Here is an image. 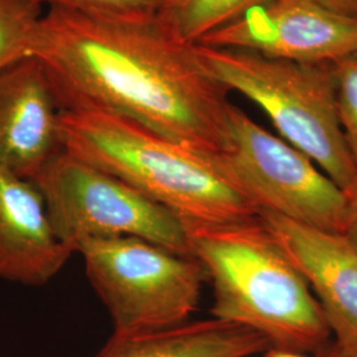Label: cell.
Listing matches in <instances>:
<instances>
[{
	"label": "cell",
	"mask_w": 357,
	"mask_h": 357,
	"mask_svg": "<svg viewBox=\"0 0 357 357\" xmlns=\"http://www.w3.org/2000/svg\"><path fill=\"white\" fill-rule=\"evenodd\" d=\"M195 45L175 38L158 15L48 8L29 56L43 65L60 112L103 110L172 141L225 153L230 90L205 69Z\"/></svg>",
	"instance_id": "1"
},
{
	"label": "cell",
	"mask_w": 357,
	"mask_h": 357,
	"mask_svg": "<svg viewBox=\"0 0 357 357\" xmlns=\"http://www.w3.org/2000/svg\"><path fill=\"white\" fill-rule=\"evenodd\" d=\"M66 153L123 180L185 225L258 216L222 153H209L103 110L60 112Z\"/></svg>",
	"instance_id": "2"
},
{
	"label": "cell",
	"mask_w": 357,
	"mask_h": 357,
	"mask_svg": "<svg viewBox=\"0 0 357 357\" xmlns=\"http://www.w3.org/2000/svg\"><path fill=\"white\" fill-rule=\"evenodd\" d=\"M185 227L213 287L212 318L262 335L274 349L317 355L328 345L319 303L261 217Z\"/></svg>",
	"instance_id": "3"
},
{
	"label": "cell",
	"mask_w": 357,
	"mask_h": 357,
	"mask_svg": "<svg viewBox=\"0 0 357 357\" xmlns=\"http://www.w3.org/2000/svg\"><path fill=\"white\" fill-rule=\"evenodd\" d=\"M205 69L261 107L282 139L310 156L345 192L357 171L339 125L332 63H299L234 48L195 45Z\"/></svg>",
	"instance_id": "4"
},
{
	"label": "cell",
	"mask_w": 357,
	"mask_h": 357,
	"mask_svg": "<svg viewBox=\"0 0 357 357\" xmlns=\"http://www.w3.org/2000/svg\"><path fill=\"white\" fill-rule=\"evenodd\" d=\"M78 253L110 314L114 335L160 331L190 321L208 281L193 255L138 237L93 240Z\"/></svg>",
	"instance_id": "5"
},
{
	"label": "cell",
	"mask_w": 357,
	"mask_h": 357,
	"mask_svg": "<svg viewBox=\"0 0 357 357\" xmlns=\"http://www.w3.org/2000/svg\"><path fill=\"white\" fill-rule=\"evenodd\" d=\"M52 227L73 252L88 241L138 237L192 255L184 221L123 180L66 151L35 178Z\"/></svg>",
	"instance_id": "6"
},
{
	"label": "cell",
	"mask_w": 357,
	"mask_h": 357,
	"mask_svg": "<svg viewBox=\"0 0 357 357\" xmlns=\"http://www.w3.org/2000/svg\"><path fill=\"white\" fill-rule=\"evenodd\" d=\"M231 141L222 156L258 212L342 233L347 193L306 153L230 107Z\"/></svg>",
	"instance_id": "7"
},
{
	"label": "cell",
	"mask_w": 357,
	"mask_h": 357,
	"mask_svg": "<svg viewBox=\"0 0 357 357\" xmlns=\"http://www.w3.org/2000/svg\"><path fill=\"white\" fill-rule=\"evenodd\" d=\"M199 44L299 63H335L357 53V17L310 0H268Z\"/></svg>",
	"instance_id": "8"
},
{
	"label": "cell",
	"mask_w": 357,
	"mask_h": 357,
	"mask_svg": "<svg viewBox=\"0 0 357 357\" xmlns=\"http://www.w3.org/2000/svg\"><path fill=\"white\" fill-rule=\"evenodd\" d=\"M258 216L306 280L335 336L357 348V248L343 233L318 229L268 212Z\"/></svg>",
	"instance_id": "9"
},
{
	"label": "cell",
	"mask_w": 357,
	"mask_h": 357,
	"mask_svg": "<svg viewBox=\"0 0 357 357\" xmlns=\"http://www.w3.org/2000/svg\"><path fill=\"white\" fill-rule=\"evenodd\" d=\"M64 151L60 107L32 56L0 70V167L32 180Z\"/></svg>",
	"instance_id": "10"
},
{
	"label": "cell",
	"mask_w": 357,
	"mask_h": 357,
	"mask_svg": "<svg viewBox=\"0 0 357 357\" xmlns=\"http://www.w3.org/2000/svg\"><path fill=\"white\" fill-rule=\"evenodd\" d=\"M73 255L53 229L35 183L0 167V280L41 287Z\"/></svg>",
	"instance_id": "11"
},
{
	"label": "cell",
	"mask_w": 357,
	"mask_h": 357,
	"mask_svg": "<svg viewBox=\"0 0 357 357\" xmlns=\"http://www.w3.org/2000/svg\"><path fill=\"white\" fill-rule=\"evenodd\" d=\"M268 340L246 327L212 319L134 335H114L96 357H253Z\"/></svg>",
	"instance_id": "12"
},
{
	"label": "cell",
	"mask_w": 357,
	"mask_h": 357,
	"mask_svg": "<svg viewBox=\"0 0 357 357\" xmlns=\"http://www.w3.org/2000/svg\"><path fill=\"white\" fill-rule=\"evenodd\" d=\"M266 1L268 0H168L158 16L175 38L195 45Z\"/></svg>",
	"instance_id": "13"
},
{
	"label": "cell",
	"mask_w": 357,
	"mask_h": 357,
	"mask_svg": "<svg viewBox=\"0 0 357 357\" xmlns=\"http://www.w3.org/2000/svg\"><path fill=\"white\" fill-rule=\"evenodd\" d=\"M44 13L38 0H0V70L29 57Z\"/></svg>",
	"instance_id": "14"
},
{
	"label": "cell",
	"mask_w": 357,
	"mask_h": 357,
	"mask_svg": "<svg viewBox=\"0 0 357 357\" xmlns=\"http://www.w3.org/2000/svg\"><path fill=\"white\" fill-rule=\"evenodd\" d=\"M339 125L357 171V53L332 63Z\"/></svg>",
	"instance_id": "15"
},
{
	"label": "cell",
	"mask_w": 357,
	"mask_h": 357,
	"mask_svg": "<svg viewBox=\"0 0 357 357\" xmlns=\"http://www.w3.org/2000/svg\"><path fill=\"white\" fill-rule=\"evenodd\" d=\"M48 8H63L107 16L158 15L168 0H38Z\"/></svg>",
	"instance_id": "16"
},
{
	"label": "cell",
	"mask_w": 357,
	"mask_h": 357,
	"mask_svg": "<svg viewBox=\"0 0 357 357\" xmlns=\"http://www.w3.org/2000/svg\"><path fill=\"white\" fill-rule=\"evenodd\" d=\"M347 193V211H345L343 234L357 248V183Z\"/></svg>",
	"instance_id": "17"
},
{
	"label": "cell",
	"mask_w": 357,
	"mask_h": 357,
	"mask_svg": "<svg viewBox=\"0 0 357 357\" xmlns=\"http://www.w3.org/2000/svg\"><path fill=\"white\" fill-rule=\"evenodd\" d=\"M333 13H343L357 17V0H310Z\"/></svg>",
	"instance_id": "18"
},
{
	"label": "cell",
	"mask_w": 357,
	"mask_h": 357,
	"mask_svg": "<svg viewBox=\"0 0 357 357\" xmlns=\"http://www.w3.org/2000/svg\"><path fill=\"white\" fill-rule=\"evenodd\" d=\"M315 357H357V348H343L340 345H326Z\"/></svg>",
	"instance_id": "19"
},
{
	"label": "cell",
	"mask_w": 357,
	"mask_h": 357,
	"mask_svg": "<svg viewBox=\"0 0 357 357\" xmlns=\"http://www.w3.org/2000/svg\"><path fill=\"white\" fill-rule=\"evenodd\" d=\"M265 357H310L306 354H299V352H291V351H282V349H274L270 348L268 352L265 354Z\"/></svg>",
	"instance_id": "20"
}]
</instances>
